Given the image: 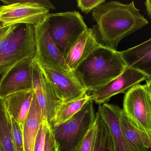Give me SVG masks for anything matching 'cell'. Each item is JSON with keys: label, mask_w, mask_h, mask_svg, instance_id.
I'll use <instances>...</instances> for the list:
<instances>
[{"label": "cell", "mask_w": 151, "mask_h": 151, "mask_svg": "<svg viewBox=\"0 0 151 151\" xmlns=\"http://www.w3.org/2000/svg\"><path fill=\"white\" fill-rule=\"evenodd\" d=\"M92 14L101 45L112 49H116L124 37L148 24L134 1L129 4L109 1L93 10Z\"/></svg>", "instance_id": "6da1fadb"}, {"label": "cell", "mask_w": 151, "mask_h": 151, "mask_svg": "<svg viewBox=\"0 0 151 151\" xmlns=\"http://www.w3.org/2000/svg\"><path fill=\"white\" fill-rule=\"evenodd\" d=\"M127 68L121 52L100 44L74 72L86 91L93 93L120 76Z\"/></svg>", "instance_id": "7a4b0ae2"}, {"label": "cell", "mask_w": 151, "mask_h": 151, "mask_svg": "<svg viewBox=\"0 0 151 151\" xmlns=\"http://www.w3.org/2000/svg\"><path fill=\"white\" fill-rule=\"evenodd\" d=\"M0 27L20 24L37 25L55 9L47 0H1Z\"/></svg>", "instance_id": "3957f363"}, {"label": "cell", "mask_w": 151, "mask_h": 151, "mask_svg": "<svg viewBox=\"0 0 151 151\" xmlns=\"http://www.w3.org/2000/svg\"><path fill=\"white\" fill-rule=\"evenodd\" d=\"M46 20L51 37L66 59L72 45L88 29L83 17L72 11L49 14Z\"/></svg>", "instance_id": "277c9868"}, {"label": "cell", "mask_w": 151, "mask_h": 151, "mask_svg": "<svg viewBox=\"0 0 151 151\" xmlns=\"http://www.w3.org/2000/svg\"><path fill=\"white\" fill-rule=\"evenodd\" d=\"M93 101L91 99L70 119L52 127L59 151H74L93 125L96 119Z\"/></svg>", "instance_id": "5b68a950"}, {"label": "cell", "mask_w": 151, "mask_h": 151, "mask_svg": "<svg viewBox=\"0 0 151 151\" xmlns=\"http://www.w3.org/2000/svg\"><path fill=\"white\" fill-rule=\"evenodd\" d=\"M37 56L35 26L18 24L5 52L0 54V75L2 76L17 63Z\"/></svg>", "instance_id": "8992f818"}, {"label": "cell", "mask_w": 151, "mask_h": 151, "mask_svg": "<svg viewBox=\"0 0 151 151\" xmlns=\"http://www.w3.org/2000/svg\"><path fill=\"white\" fill-rule=\"evenodd\" d=\"M123 114L151 137V99L145 85L139 84L124 94Z\"/></svg>", "instance_id": "52a82bcc"}, {"label": "cell", "mask_w": 151, "mask_h": 151, "mask_svg": "<svg viewBox=\"0 0 151 151\" xmlns=\"http://www.w3.org/2000/svg\"><path fill=\"white\" fill-rule=\"evenodd\" d=\"M33 83L42 118L45 117L52 125L56 114L65 101L56 92L36 59L33 62Z\"/></svg>", "instance_id": "ba28073f"}, {"label": "cell", "mask_w": 151, "mask_h": 151, "mask_svg": "<svg viewBox=\"0 0 151 151\" xmlns=\"http://www.w3.org/2000/svg\"><path fill=\"white\" fill-rule=\"evenodd\" d=\"M33 62L32 58H25L1 76L0 99L17 93L33 90Z\"/></svg>", "instance_id": "9c48e42d"}, {"label": "cell", "mask_w": 151, "mask_h": 151, "mask_svg": "<svg viewBox=\"0 0 151 151\" xmlns=\"http://www.w3.org/2000/svg\"><path fill=\"white\" fill-rule=\"evenodd\" d=\"M37 56L40 63L61 71H72L66 63L64 56L51 37L46 19L35 25Z\"/></svg>", "instance_id": "30bf717a"}, {"label": "cell", "mask_w": 151, "mask_h": 151, "mask_svg": "<svg viewBox=\"0 0 151 151\" xmlns=\"http://www.w3.org/2000/svg\"><path fill=\"white\" fill-rule=\"evenodd\" d=\"M37 62L58 95L65 102L76 99L87 93L88 91L73 71H61Z\"/></svg>", "instance_id": "8fae6325"}, {"label": "cell", "mask_w": 151, "mask_h": 151, "mask_svg": "<svg viewBox=\"0 0 151 151\" xmlns=\"http://www.w3.org/2000/svg\"><path fill=\"white\" fill-rule=\"evenodd\" d=\"M150 77L147 74L132 68L127 69L116 78L99 91L92 93L91 99L99 106L107 103L114 95L126 93L131 89L146 81Z\"/></svg>", "instance_id": "7c38bea8"}, {"label": "cell", "mask_w": 151, "mask_h": 151, "mask_svg": "<svg viewBox=\"0 0 151 151\" xmlns=\"http://www.w3.org/2000/svg\"><path fill=\"white\" fill-rule=\"evenodd\" d=\"M100 44L94 29L88 28L73 44L67 55L65 60L69 68L75 71Z\"/></svg>", "instance_id": "4fadbf2b"}, {"label": "cell", "mask_w": 151, "mask_h": 151, "mask_svg": "<svg viewBox=\"0 0 151 151\" xmlns=\"http://www.w3.org/2000/svg\"><path fill=\"white\" fill-rule=\"evenodd\" d=\"M98 111L109 129L114 151H129L120 127V119L122 115V109L117 105L106 103L99 106Z\"/></svg>", "instance_id": "5bb4252c"}, {"label": "cell", "mask_w": 151, "mask_h": 151, "mask_svg": "<svg viewBox=\"0 0 151 151\" xmlns=\"http://www.w3.org/2000/svg\"><path fill=\"white\" fill-rule=\"evenodd\" d=\"M35 91L34 90L20 92L1 99L11 116L24 128L29 113Z\"/></svg>", "instance_id": "9a60e30c"}, {"label": "cell", "mask_w": 151, "mask_h": 151, "mask_svg": "<svg viewBox=\"0 0 151 151\" xmlns=\"http://www.w3.org/2000/svg\"><path fill=\"white\" fill-rule=\"evenodd\" d=\"M121 52L128 68L151 76V37L138 45Z\"/></svg>", "instance_id": "2e32d148"}, {"label": "cell", "mask_w": 151, "mask_h": 151, "mask_svg": "<svg viewBox=\"0 0 151 151\" xmlns=\"http://www.w3.org/2000/svg\"><path fill=\"white\" fill-rule=\"evenodd\" d=\"M120 127L125 143L129 151H151V137L133 125L122 115Z\"/></svg>", "instance_id": "e0dca14e"}, {"label": "cell", "mask_w": 151, "mask_h": 151, "mask_svg": "<svg viewBox=\"0 0 151 151\" xmlns=\"http://www.w3.org/2000/svg\"><path fill=\"white\" fill-rule=\"evenodd\" d=\"M42 120L41 109L35 92L30 110L23 131L24 151H34L37 135Z\"/></svg>", "instance_id": "ac0fdd59"}, {"label": "cell", "mask_w": 151, "mask_h": 151, "mask_svg": "<svg viewBox=\"0 0 151 151\" xmlns=\"http://www.w3.org/2000/svg\"><path fill=\"white\" fill-rule=\"evenodd\" d=\"M0 151H16L11 116L1 102L0 112Z\"/></svg>", "instance_id": "d6986e66"}, {"label": "cell", "mask_w": 151, "mask_h": 151, "mask_svg": "<svg viewBox=\"0 0 151 151\" xmlns=\"http://www.w3.org/2000/svg\"><path fill=\"white\" fill-rule=\"evenodd\" d=\"M91 99V95L86 93L76 99L64 102L56 114L52 127L59 126L70 119L80 111L85 104Z\"/></svg>", "instance_id": "ffe728a7"}, {"label": "cell", "mask_w": 151, "mask_h": 151, "mask_svg": "<svg viewBox=\"0 0 151 151\" xmlns=\"http://www.w3.org/2000/svg\"><path fill=\"white\" fill-rule=\"evenodd\" d=\"M99 129L93 151H114L113 140L109 129L99 112L96 113Z\"/></svg>", "instance_id": "44dd1931"}, {"label": "cell", "mask_w": 151, "mask_h": 151, "mask_svg": "<svg viewBox=\"0 0 151 151\" xmlns=\"http://www.w3.org/2000/svg\"><path fill=\"white\" fill-rule=\"evenodd\" d=\"M99 124L98 118L74 151H93L98 135Z\"/></svg>", "instance_id": "7402d4cb"}, {"label": "cell", "mask_w": 151, "mask_h": 151, "mask_svg": "<svg viewBox=\"0 0 151 151\" xmlns=\"http://www.w3.org/2000/svg\"><path fill=\"white\" fill-rule=\"evenodd\" d=\"M11 121L16 150V151H24L23 136V127L13 116H11Z\"/></svg>", "instance_id": "603a6c76"}, {"label": "cell", "mask_w": 151, "mask_h": 151, "mask_svg": "<svg viewBox=\"0 0 151 151\" xmlns=\"http://www.w3.org/2000/svg\"><path fill=\"white\" fill-rule=\"evenodd\" d=\"M17 25L18 24L0 27V54L5 52Z\"/></svg>", "instance_id": "cb8c5ba5"}, {"label": "cell", "mask_w": 151, "mask_h": 151, "mask_svg": "<svg viewBox=\"0 0 151 151\" xmlns=\"http://www.w3.org/2000/svg\"><path fill=\"white\" fill-rule=\"evenodd\" d=\"M49 123V122L45 117L42 118V122L37 135L34 151H44L47 130Z\"/></svg>", "instance_id": "d4e9b609"}, {"label": "cell", "mask_w": 151, "mask_h": 151, "mask_svg": "<svg viewBox=\"0 0 151 151\" xmlns=\"http://www.w3.org/2000/svg\"><path fill=\"white\" fill-rule=\"evenodd\" d=\"M77 6L82 12L89 14L101 5L106 3L105 0H78Z\"/></svg>", "instance_id": "484cf974"}, {"label": "cell", "mask_w": 151, "mask_h": 151, "mask_svg": "<svg viewBox=\"0 0 151 151\" xmlns=\"http://www.w3.org/2000/svg\"><path fill=\"white\" fill-rule=\"evenodd\" d=\"M44 151H59V146L50 123L48 124L47 130Z\"/></svg>", "instance_id": "4316f807"}, {"label": "cell", "mask_w": 151, "mask_h": 151, "mask_svg": "<svg viewBox=\"0 0 151 151\" xmlns=\"http://www.w3.org/2000/svg\"><path fill=\"white\" fill-rule=\"evenodd\" d=\"M145 5L147 15L151 18V0L146 1Z\"/></svg>", "instance_id": "83f0119b"}, {"label": "cell", "mask_w": 151, "mask_h": 151, "mask_svg": "<svg viewBox=\"0 0 151 151\" xmlns=\"http://www.w3.org/2000/svg\"><path fill=\"white\" fill-rule=\"evenodd\" d=\"M145 86L147 91L149 93L151 99V76L146 81V83Z\"/></svg>", "instance_id": "f1b7e54d"}]
</instances>
